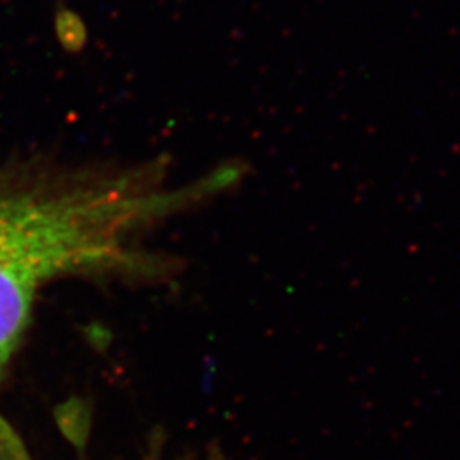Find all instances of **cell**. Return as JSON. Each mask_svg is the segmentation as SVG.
Here are the masks:
<instances>
[{
    "label": "cell",
    "instance_id": "obj_1",
    "mask_svg": "<svg viewBox=\"0 0 460 460\" xmlns=\"http://www.w3.org/2000/svg\"><path fill=\"white\" fill-rule=\"evenodd\" d=\"M0 460H33L14 428L0 416Z\"/></svg>",
    "mask_w": 460,
    "mask_h": 460
}]
</instances>
